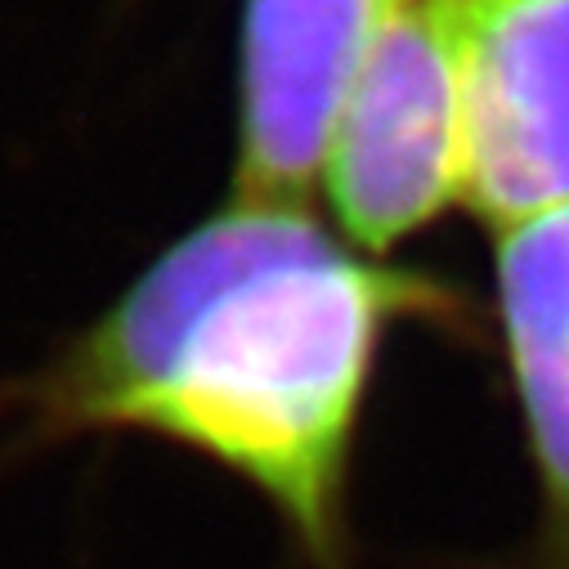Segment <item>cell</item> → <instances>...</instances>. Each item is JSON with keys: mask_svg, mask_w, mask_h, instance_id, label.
<instances>
[{"mask_svg": "<svg viewBox=\"0 0 569 569\" xmlns=\"http://www.w3.org/2000/svg\"><path fill=\"white\" fill-rule=\"evenodd\" d=\"M467 202L511 233L569 207V0H462Z\"/></svg>", "mask_w": 569, "mask_h": 569, "instance_id": "3957f363", "label": "cell"}, {"mask_svg": "<svg viewBox=\"0 0 569 569\" xmlns=\"http://www.w3.org/2000/svg\"><path fill=\"white\" fill-rule=\"evenodd\" d=\"M386 0H247L233 198L310 207Z\"/></svg>", "mask_w": 569, "mask_h": 569, "instance_id": "277c9868", "label": "cell"}, {"mask_svg": "<svg viewBox=\"0 0 569 569\" xmlns=\"http://www.w3.org/2000/svg\"><path fill=\"white\" fill-rule=\"evenodd\" d=\"M323 193L368 256L467 193L462 0H386L328 139Z\"/></svg>", "mask_w": 569, "mask_h": 569, "instance_id": "7a4b0ae2", "label": "cell"}, {"mask_svg": "<svg viewBox=\"0 0 569 569\" xmlns=\"http://www.w3.org/2000/svg\"><path fill=\"white\" fill-rule=\"evenodd\" d=\"M498 292L551 511L556 560L569 569V207L502 233Z\"/></svg>", "mask_w": 569, "mask_h": 569, "instance_id": "5b68a950", "label": "cell"}, {"mask_svg": "<svg viewBox=\"0 0 569 569\" xmlns=\"http://www.w3.org/2000/svg\"><path fill=\"white\" fill-rule=\"evenodd\" d=\"M453 301L310 207L229 198L50 363L0 386L14 445L149 436L247 485L315 569L350 560V471L381 341Z\"/></svg>", "mask_w": 569, "mask_h": 569, "instance_id": "6da1fadb", "label": "cell"}]
</instances>
